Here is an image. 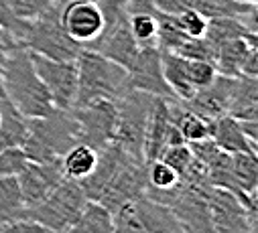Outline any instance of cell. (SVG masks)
Instances as JSON below:
<instances>
[{"mask_svg": "<svg viewBox=\"0 0 258 233\" xmlns=\"http://www.w3.org/2000/svg\"><path fill=\"white\" fill-rule=\"evenodd\" d=\"M212 229L218 233H256V199H240L228 189L212 187L208 197Z\"/></svg>", "mask_w": 258, "mask_h": 233, "instance_id": "obj_7", "label": "cell"}, {"mask_svg": "<svg viewBox=\"0 0 258 233\" xmlns=\"http://www.w3.org/2000/svg\"><path fill=\"white\" fill-rule=\"evenodd\" d=\"M66 233H114L112 213L102 203L88 201L76 223Z\"/></svg>", "mask_w": 258, "mask_h": 233, "instance_id": "obj_24", "label": "cell"}, {"mask_svg": "<svg viewBox=\"0 0 258 233\" xmlns=\"http://www.w3.org/2000/svg\"><path fill=\"white\" fill-rule=\"evenodd\" d=\"M234 120H258V85L256 79L240 75L236 89L228 107V113Z\"/></svg>", "mask_w": 258, "mask_h": 233, "instance_id": "obj_22", "label": "cell"}, {"mask_svg": "<svg viewBox=\"0 0 258 233\" xmlns=\"http://www.w3.org/2000/svg\"><path fill=\"white\" fill-rule=\"evenodd\" d=\"M232 179L236 185V193L256 195L258 156L254 152H234L232 154Z\"/></svg>", "mask_w": 258, "mask_h": 233, "instance_id": "obj_25", "label": "cell"}, {"mask_svg": "<svg viewBox=\"0 0 258 233\" xmlns=\"http://www.w3.org/2000/svg\"><path fill=\"white\" fill-rule=\"evenodd\" d=\"M128 71V89H137L157 97H175L163 77L159 47H141Z\"/></svg>", "mask_w": 258, "mask_h": 233, "instance_id": "obj_13", "label": "cell"}, {"mask_svg": "<svg viewBox=\"0 0 258 233\" xmlns=\"http://www.w3.org/2000/svg\"><path fill=\"white\" fill-rule=\"evenodd\" d=\"M61 27L82 49L90 47L104 31L106 17L98 0H61Z\"/></svg>", "mask_w": 258, "mask_h": 233, "instance_id": "obj_9", "label": "cell"}, {"mask_svg": "<svg viewBox=\"0 0 258 233\" xmlns=\"http://www.w3.org/2000/svg\"><path fill=\"white\" fill-rule=\"evenodd\" d=\"M53 0H11V7L17 13V17L31 21L39 17L47 7H51Z\"/></svg>", "mask_w": 258, "mask_h": 233, "instance_id": "obj_38", "label": "cell"}, {"mask_svg": "<svg viewBox=\"0 0 258 233\" xmlns=\"http://www.w3.org/2000/svg\"><path fill=\"white\" fill-rule=\"evenodd\" d=\"M177 55L185 57V59L191 61H216V47L206 39V37H187L175 51Z\"/></svg>", "mask_w": 258, "mask_h": 233, "instance_id": "obj_31", "label": "cell"}, {"mask_svg": "<svg viewBox=\"0 0 258 233\" xmlns=\"http://www.w3.org/2000/svg\"><path fill=\"white\" fill-rule=\"evenodd\" d=\"M29 132V118L11 103L7 93L0 95V150L21 148Z\"/></svg>", "mask_w": 258, "mask_h": 233, "instance_id": "obj_18", "label": "cell"}, {"mask_svg": "<svg viewBox=\"0 0 258 233\" xmlns=\"http://www.w3.org/2000/svg\"><path fill=\"white\" fill-rule=\"evenodd\" d=\"M128 27L139 47H157V11L131 13Z\"/></svg>", "mask_w": 258, "mask_h": 233, "instance_id": "obj_27", "label": "cell"}, {"mask_svg": "<svg viewBox=\"0 0 258 233\" xmlns=\"http://www.w3.org/2000/svg\"><path fill=\"white\" fill-rule=\"evenodd\" d=\"M17 47H21V45L15 41V37H13L9 31H5L3 27H0V67H3L5 57H7L13 49H17Z\"/></svg>", "mask_w": 258, "mask_h": 233, "instance_id": "obj_41", "label": "cell"}, {"mask_svg": "<svg viewBox=\"0 0 258 233\" xmlns=\"http://www.w3.org/2000/svg\"><path fill=\"white\" fill-rule=\"evenodd\" d=\"M88 197L80 181L63 179L43 201L33 207H23L17 217H27L43 225L49 233H66L80 217Z\"/></svg>", "mask_w": 258, "mask_h": 233, "instance_id": "obj_4", "label": "cell"}, {"mask_svg": "<svg viewBox=\"0 0 258 233\" xmlns=\"http://www.w3.org/2000/svg\"><path fill=\"white\" fill-rule=\"evenodd\" d=\"M27 164V156L21 148H9L0 150V177L5 174H17Z\"/></svg>", "mask_w": 258, "mask_h": 233, "instance_id": "obj_36", "label": "cell"}, {"mask_svg": "<svg viewBox=\"0 0 258 233\" xmlns=\"http://www.w3.org/2000/svg\"><path fill=\"white\" fill-rule=\"evenodd\" d=\"M133 209L145 233H187L185 225L171 207L161 205L145 195L133 201Z\"/></svg>", "mask_w": 258, "mask_h": 233, "instance_id": "obj_16", "label": "cell"}, {"mask_svg": "<svg viewBox=\"0 0 258 233\" xmlns=\"http://www.w3.org/2000/svg\"><path fill=\"white\" fill-rule=\"evenodd\" d=\"M191 9L210 19H222V17H234L244 19L246 25L256 31V5L244 3V0H193Z\"/></svg>", "mask_w": 258, "mask_h": 233, "instance_id": "obj_20", "label": "cell"}, {"mask_svg": "<svg viewBox=\"0 0 258 233\" xmlns=\"http://www.w3.org/2000/svg\"><path fill=\"white\" fill-rule=\"evenodd\" d=\"M78 63V93L74 107L90 105L94 101H116L128 89V71L108 57L82 49Z\"/></svg>", "mask_w": 258, "mask_h": 233, "instance_id": "obj_2", "label": "cell"}, {"mask_svg": "<svg viewBox=\"0 0 258 233\" xmlns=\"http://www.w3.org/2000/svg\"><path fill=\"white\" fill-rule=\"evenodd\" d=\"M256 47H258L256 33H248L246 37H238V39H232V41H226L224 45H220L216 49V61H214L218 73L230 75V77H240L246 55Z\"/></svg>", "mask_w": 258, "mask_h": 233, "instance_id": "obj_17", "label": "cell"}, {"mask_svg": "<svg viewBox=\"0 0 258 233\" xmlns=\"http://www.w3.org/2000/svg\"><path fill=\"white\" fill-rule=\"evenodd\" d=\"M191 3L193 0H153V7H155L157 13L175 17V15L191 9Z\"/></svg>", "mask_w": 258, "mask_h": 233, "instance_id": "obj_39", "label": "cell"}, {"mask_svg": "<svg viewBox=\"0 0 258 233\" xmlns=\"http://www.w3.org/2000/svg\"><path fill=\"white\" fill-rule=\"evenodd\" d=\"M72 113L78 122L80 142L96 148L98 152L104 150L114 140V126H116V103L114 101H94L90 105L72 107Z\"/></svg>", "mask_w": 258, "mask_h": 233, "instance_id": "obj_10", "label": "cell"}, {"mask_svg": "<svg viewBox=\"0 0 258 233\" xmlns=\"http://www.w3.org/2000/svg\"><path fill=\"white\" fill-rule=\"evenodd\" d=\"M161 160L167 162L179 177L189 170V166L193 164V152L189 148V144H175V146H167L161 154Z\"/></svg>", "mask_w": 258, "mask_h": 233, "instance_id": "obj_32", "label": "cell"}, {"mask_svg": "<svg viewBox=\"0 0 258 233\" xmlns=\"http://www.w3.org/2000/svg\"><path fill=\"white\" fill-rule=\"evenodd\" d=\"M155 95L126 89L116 103V126H114V144H118L128 156L145 162L143 144H145V128L149 120V111Z\"/></svg>", "mask_w": 258, "mask_h": 233, "instance_id": "obj_6", "label": "cell"}, {"mask_svg": "<svg viewBox=\"0 0 258 233\" xmlns=\"http://www.w3.org/2000/svg\"><path fill=\"white\" fill-rule=\"evenodd\" d=\"M187 37L179 29L175 17L157 13V47H159V51H171V53H175L177 47Z\"/></svg>", "mask_w": 258, "mask_h": 233, "instance_id": "obj_30", "label": "cell"}, {"mask_svg": "<svg viewBox=\"0 0 258 233\" xmlns=\"http://www.w3.org/2000/svg\"><path fill=\"white\" fill-rule=\"evenodd\" d=\"M98 150L84 144V142H78L76 146H72L66 154L61 156V170H63V177L66 179H72V181H82L86 179L88 174L96 168V162H98Z\"/></svg>", "mask_w": 258, "mask_h": 233, "instance_id": "obj_23", "label": "cell"}, {"mask_svg": "<svg viewBox=\"0 0 258 233\" xmlns=\"http://www.w3.org/2000/svg\"><path fill=\"white\" fill-rule=\"evenodd\" d=\"M187 65H189V79H191V83L196 89H202V87L210 85L214 81V77L218 75L216 65L210 63V61H191V59H187Z\"/></svg>", "mask_w": 258, "mask_h": 233, "instance_id": "obj_35", "label": "cell"}, {"mask_svg": "<svg viewBox=\"0 0 258 233\" xmlns=\"http://www.w3.org/2000/svg\"><path fill=\"white\" fill-rule=\"evenodd\" d=\"M0 79H3L7 97L25 118H45L57 109L35 71L31 53L25 47H17L5 57L0 67Z\"/></svg>", "mask_w": 258, "mask_h": 233, "instance_id": "obj_1", "label": "cell"}, {"mask_svg": "<svg viewBox=\"0 0 258 233\" xmlns=\"http://www.w3.org/2000/svg\"><path fill=\"white\" fill-rule=\"evenodd\" d=\"M80 142L78 122L72 109H55L45 118L29 120V132L21 146L31 162L57 160Z\"/></svg>", "mask_w": 258, "mask_h": 233, "instance_id": "obj_3", "label": "cell"}, {"mask_svg": "<svg viewBox=\"0 0 258 233\" xmlns=\"http://www.w3.org/2000/svg\"><path fill=\"white\" fill-rule=\"evenodd\" d=\"M244 3H250V5H256V0H244Z\"/></svg>", "mask_w": 258, "mask_h": 233, "instance_id": "obj_43", "label": "cell"}, {"mask_svg": "<svg viewBox=\"0 0 258 233\" xmlns=\"http://www.w3.org/2000/svg\"><path fill=\"white\" fill-rule=\"evenodd\" d=\"M23 209V199L15 174L0 177V223L13 219Z\"/></svg>", "mask_w": 258, "mask_h": 233, "instance_id": "obj_28", "label": "cell"}, {"mask_svg": "<svg viewBox=\"0 0 258 233\" xmlns=\"http://www.w3.org/2000/svg\"><path fill=\"white\" fill-rule=\"evenodd\" d=\"M15 177H17V183H19L23 207L37 205L63 179H66V177H63V170H61V158L45 160V162H31V160H27V164L15 174Z\"/></svg>", "mask_w": 258, "mask_h": 233, "instance_id": "obj_12", "label": "cell"}, {"mask_svg": "<svg viewBox=\"0 0 258 233\" xmlns=\"http://www.w3.org/2000/svg\"><path fill=\"white\" fill-rule=\"evenodd\" d=\"M0 27H3L5 31H9L15 37V41L21 45V41L25 37V31L29 27V21L17 17V13L11 7V0H0Z\"/></svg>", "mask_w": 258, "mask_h": 233, "instance_id": "obj_33", "label": "cell"}, {"mask_svg": "<svg viewBox=\"0 0 258 233\" xmlns=\"http://www.w3.org/2000/svg\"><path fill=\"white\" fill-rule=\"evenodd\" d=\"M59 7L61 0H53L51 7H47L39 17L31 19L21 45L27 51L49 57V59L74 61L82 47L63 31L59 19Z\"/></svg>", "mask_w": 258, "mask_h": 233, "instance_id": "obj_5", "label": "cell"}, {"mask_svg": "<svg viewBox=\"0 0 258 233\" xmlns=\"http://www.w3.org/2000/svg\"><path fill=\"white\" fill-rule=\"evenodd\" d=\"M145 191H147V162L128 158L118 168L112 181L106 185V189L98 197V203H102L110 213H114L118 207L143 197Z\"/></svg>", "mask_w": 258, "mask_h": 233, "instance_id": "obj_11", "label": "cell"}, {"mask_svg": "<svg viewBox=\"0 0 258 233\" xmlns=\"http://www.w3.org/2000/svg\"><path fill=\"white\" fill-rule=\"evenodd\" d=\"M181 183V177L161 158L147 162V191H169Z\"/></svg>", "mask_w": 258, "mask_h": 233, "instance_id": "obj_29", "label": "cell"}, {"mask_svg": "<svg viewBox=\"0 0 258 233\" xmlns=\"http://www.w3.org/2000/svg\"><path fill=\"white\" fill-rule=\"evenodd\" d=\"M31 53V51H29ZM31 59L39 79L51 95V101L57 109H72L78 93V63L74 61H59L49 57L31 53Z\"/></svg>", "mask_w": 258, "mask_h": 233, "instance_id": "obj_8", "label": "cell"}, {"mask_svg": "<svg viewBox=\"0 0 258 233\" xmlns=\"http://www.w3.org/2000/svg\"><path fill=\"white\" fill-rule=\"evenodd\" d=\"M244 77H252V79H258V47L252 49L248 55H246V59L242 63V73Z\"/></svg>", "mask_w": 258, "mask_h": 233, "instance_id": "obj_40", "label": "cell"}, {"mask_svg": "<svg viewBox=\"0 0 258 233\" xmlns=\"http://www.w3.org/2000/svg\"><path fill=\"white\" fill-rule=\"evenodd\" d=\"M248 33H256V31H252L246 25L244 19L222 17V19H210L208 21V29H206L204 37L218 49L226 41H232V39H238V37H246Z\"/></svg>", "mask_w": 258, "mask_h": 233, "instance_id": "obj_26", "label": "cell"}, {"mask_svg": "<svg viewBox=\"0 0 258 233\" xmlns=\"http://www.w3.org/2000/svg\"><path fill=\"white\" fill-rule=\"evenodd\" d=\"M238 126L242 130V134L258 146V120H238Z\"/></svg>", "mask_w": 258, "mask_h": 233, "instance_id": "obj_42", "label": "cell"}, {"mask_svg": "<svg viewBox=\"0 0 258 233\" xmlns=\"http://www.w3.org/2000/svg\"><path fill=\"white\" fill-rule=\"evenodd\" d=\"M212 140L226 152H254L256 154V144H252L240 130L238 120H234L232 115H220L214 120L212 128Z\"/></svg>", "mask_w": 258, "mask_h": 233, "instance_id": "obj_21", "label": "cell"}, {"mask_svg": "<svg viewBox=\"0 0 258 233\" xmlns=\"http://www.w3.org/2000/svg\"><path fill=\"white\" fill-rule=\"evenodd\" d=\"M177 19V25L179 29L185 33V37H204L206 35V29H208V19L204 15H200L198 11L193 9H187L179 15H175Z\"/></svg>", "mask_w": 258, "mask_h": 233, "instance_id": "obj_34", "label": "cell"}, {"mask_svg": "<svg viewBox=\"0 0 258 233\" xmlns=\"http://www.w3.org/2000/svg\"><path fill=\"white\" fill-rule=\"evenodd\" d=\"M236 81H238V77L218 73L210 85L198 89L196 95L183 103L191 111L206 115L210 120H216L220 115L228 113V107H230V101H232V95L236 89Z\"/></svg>", "mask_w": 258, "mask_h": 233, "instance_id": "obj_14", "label": "cell"}, {"mask_svg": "<svg viewBox=\"0 0 258 233\" xmlns=\"http://www.w3.org/2000/svg\"><path fill=\"white\" fill-rule=\"evenodd\" d=\"M171 97H153L149 120L145 128V144H143V156L145 162L161 158L163 150L167 148V138L173 128V115H171Z\"/></svg>", "mask_w": 258, "mask_h": 233, "instance_id": "obj_15", "label": "cell"}, {"mask_svg": "<svg viewBox=\"0 0 258 233\" xmlns=\"http://www.w3.org/2000/svg\"><path fill=\"white\" fill-rule=\"evenodd\" d=\"M161 65H163V77L179 101H187L196 95L198 89L193 87L189 79V65L185 57L171 51H161Z\"/></svg>", "mask_w": 258, "mask_h": 233, "instance_id": "obj_19", "label": "cell"}, {"mask_svg": "<svg viewBox=\"0 0 258 233\" xmlns=\"http://www.w3.org/2000/svg\"><path fill=\"white\" fill-rule=\"evenodd\" d=\"M214 233H218V231H214Z\"/></svg>", "mask_w": 258, "mask_h": 233, "instance_id": "obj_44", "label": "cell"}, {"mask_svg": "<svg viewBox=\"0 0 258 233\" xmlns=\"http://www.w3.org/2000/svg\"><path fill=\"white\" fill-rule=\"evenodd\" d=\"M0 233H49L43 225L27 217H13L0 223Z\"/></svg>", "mask_w": 258, "mask_h": 233, "instance_id": "obj_37", "label": "cell"}]
</instances>
